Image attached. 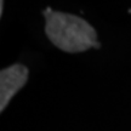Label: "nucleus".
<instances>
[{"instance_id": "obj_2", "label": "nucleus", "mask_w": 131, "mask_h": 131, "mask_svg": "<svg viewBox=\"0 0 131 131\" xmlns=\"http://www.w3.org/2000/svg\"><path fill=\"white\" fill-rule=\"evenodd\" d=\"M28 79V69L21 64H14L0 72V111H4L17 91Z\"/></svg>"}, {"instance_id": "obj_1", "label": "nucleus", "mask_w": 131, "mask_h": 131, "mask_svg": "<svg viewBox=\"0 0 131 131\" xmlns=\"http://www.w3.org/2000/svg\"><path fill=\"white\" fill-rule=\"evenodd\" d=\"M46 18V32L55 46L66 52H80L90 47H100L97 35L86 21L78 16L52 11L47 7L44 11Z\"/></svg>"}]
</instances>
